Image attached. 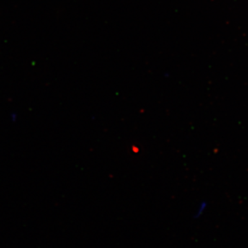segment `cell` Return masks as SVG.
<instances>
[{
	"label": "cell",
	"instance_id": "6da1fadb",
	"mask_svg": "<svg viewBox=\"0 0 248 248\" xmlns=\"http://www.w3.org/2000/svg\"><path fill=\"white\" fill-rule=\"evenodd\" d=\"M204 209H205V203H204V205L203 204V205H202V207L199 209L198 212L195 214V217H197V218H198V217H200L201 215H202V213H203Z\"/></svg>",
	"mask_w": 248,
	"mask_h": 248
}]
</instances>
